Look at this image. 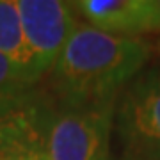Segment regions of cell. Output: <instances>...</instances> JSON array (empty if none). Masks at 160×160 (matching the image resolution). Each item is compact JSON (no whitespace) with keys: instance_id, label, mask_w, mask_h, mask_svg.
<instances>
[{"instance_id":"6da1fadb","label":"cell","mask_w":160,"mask_h":160,"mask_svg":"<svg viewBox=\"0 0 160 160\" xmlns=\"http://www.w3.org/2000/svg\"><path fill=\"white\" fill-rule=\"evenodd\" d=\"M144 38H125L78 23L52 68V84L62 105L116 100L148 62Z\"/></svg>"},{"instance_id":"7a4b0ae2","label":"cell","mask_w":160,"mask_h":160,"mask_svg":"<svg viewBox=\"0 0 160 160\" xmlns=\"http://www.w3.org/2000/svg\"><path fill=\"white\" fill-rule=\"evenodd\" d=\"M116 100L62 105L50 112L45 135V160H110L109 142Z\"/></svg>"},{"instance_id":"3957f363","label":"cell","mask_w":160,"mask_h":160,"mask_svg":"<svg viewBox=\"0 0 160 160\" xmlns=\"http://www.w3.org/2000/svg\"><path fill=\"white\" fill-rule=\"evenodd\" d=\"M114 126L123 160H160V69L137 75L123 89Z\"/></svg>"},{"instance_id":"277c9868","label":"cell","mask_w":160,"mask_h":160,"mask_svg":"<svg viewBox=\"0 0 160 160\" xmlns=\"http://www.w3.org/2000/svg\"><path fill=\"white\" fill-rule=\"evenodd\" d=\"M25 41L41 75H45L57 61L78 25L73 7L61 0H16Z\"/></svg>"},{"instance_id":"5b68a950","label":"cell","mask_w":160,"mask_h":160,"mask_svg":"<svg viewBox=\"0 0 160 160\" xmlns=\"http://www.w3.org/2000/svg\"><path fill=\"white\" fill-rule=\"evenodd\" d=\"M71 7L87 20V25L125 38L160 32L157 0H80Z\"/></svg>"},{"instance_id":"8992f818","label":"cell","mask_w":160,"mask_h":160,"mask_svg":"<svg viewBox=\"0 0 160 160\" xmlns=\"http://www.w3.org/2000/svg\"><path fill=\"white\" fill-rule=\"evenodd\" d=\"M0 53L18 62L38 80L43 77L25 41L16 0H0Z\"/></svg>"},{"instance_id":"52a82bcc","label":"cell","mask_w":160,"mask_h":160,"mask_svg":"<svg viewBox=\"0 0 160 160\" xmlns=\"http://www.w3.org/2000/svg\"><path fill=\"white\" fill-rule=\"evenodd\" d=\"M38 78L7 55L0 53V94H27Z\"/></svg>"},{"instance_id":"ba28073f","label":"cell","mask_w":160,"mask_h":160,"mask_svg":"<svg viewBox=\"0 0 160 160\" xmlns=\"http://www.w3.org/2000/svg\"><path fill=\"white\" fill-rule=\"evenodd\" d=\"M36 96L32 94V91L27 92V94H0V118L2 116H9V114H14L18 110L29 107L32 103H36Z\"/></svg>"},{"instance_id":"9c48e42d","label":"cell","mask_w":160,"mask_h":160,"mask_svg":"<svg viewBox=\"0 0 160 160\" xmlns=\"http://www.w3.org/2000/svg\"><path fill=\"white\" fill-rule=\"evenodd\" d=\"M0 160H45V151H32V153H23V155H12Z\"/></svg>"},{"instance_id":"30bf717a","label":"cell","mask_w":160,"mask_h":160,"mask_svg":"<svg viewBox=\"0 0 160 160\" xmlns=\"http://www.w3.org/2000/svg\"><path fill=\"white\" fill-rule=\"evenodd\" d=\"M157 11H158V20H160V0H157Z\"/></svg>"},{"instance_id":"8fae6325","label":"cell","mask_w":160,"mask_h":160,"mask_svg":"<svg viewBox=\"0 0 160 160\" xmlns=\"http://www.w3.org/2000/svg\"><path fill=\"white\" fill-rule=\"evenodd\" d=\"M110 160H112V158H110Z\"/></svg>"}]
</instances>
